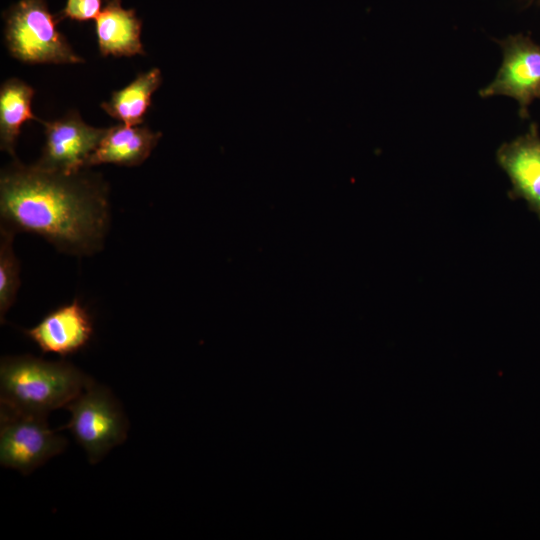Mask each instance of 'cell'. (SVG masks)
Listing matches in <instances>:
<instances>
[{"mask_svg": "<svg viewBox=\"0 0 540 540\" xmlns=\"http://www.w3.org/2000/svg\"><path fill=\"white\" fill-rule=\"evenodd\" d=\"M5 44L10 54L25 63H81L56 25L45 0H20L4 13Z\"/></svg>", "mask_w": 540, "mask_h": 540, "instance_id": "3", "label": "cell"}, {"mask_svg": "<svg viewBox=\"0 0 540 540\" xmlns=\"http://www.w3.org/2000/svg\"><path fill=\"white\" fill-rule=\"evenodd\" d=\"M102 0H67L65 7L55 15L58 23L69 18L83 22L96 19L101 12Z\"/></svg>", "mask_w": 540, "mask_h": 540, "instance_id": "15", "label": "cell"}, {"mask_svg": "<svg viewBox=\"0 0 540 540\" xmlns=\"http://www.w3.org/2000/svg\"><path fill=\"white\" fill-rule=\"evenodd\" d=\"M23 331L42 353L66 357L88 344L93 335V322L88 311L75 299L52 310L37 325Z\"/></svg>", "mask_w": 540, "mask_h": 540, "instance_id": "8", "label": "cell"}, {"mask_svg": "<svg viewBox=\"0 0 540 540\" xmlns=\"http://www.w3.org/2000/svg\"><path fill=\"white\" fill-rule=\"evenodd\" d=\"M161 82L162 76L158 68L140 73L126 87L114 91L110 100L103 102L101 107L122 124L140 125L151 105V96Z\"/></svg>", "mask_w": 540, "mask_h": 540, "instance_id": "12", "label": "cell"}, {"mask_svg": "<svg viewBox=\"0 0 540 540\" xmlns=\"http://www.w3.org/2000/svg\"><path fill=\"white\" fill-rule=\"evenodd\" d=\"M0 213L13 232L41 235L70 253H91L107 230V189L83 170L65 175L16 161L1 172Z\"/></svg>", "mask_w": 540, "mask_h": 540, "instance_id": "1", "label": "cell"}, {"mask_svg": "<svg viewBox=\"0 0 540 540\" xmlns=\"http://www.w3.org/2000/svg\"><path fill=\"white\" fill-rule=\"evenodd\" d=\"M65 409L71 418L61 429H69L91 464L101 461L127 438V416L110 389L102 384L92 381Z\"/></svg>", "mask_w": 540, "mask_h": 540, "instance_id": "4", "label": "cell"}, {"mask_svg": "<svg viewBox=\"0 0 540 540\" xmlns=\"http://www.w3.org/2000/svg\"><path fill=\"white\" fill-rule=\"evenodd\" d=\"M95 21L102 56L145 55L141 42L142 22L133 9L121 6V0H109Z\"/></svg>", "mask_w": 540, "mask_h": 540, "instance_id": "11", "label": "cell"}, {"mask_svg": "<svg viewBox=\"0 0 540 540\" xmlns=\"http://www.w3.org/2000/svg\"><path fill=\"white\" fill-rule=\"evenodd\" d=\"M146 126L119 124L107 128L97 148L86 160L85 167L112 163L122 166H137L151 154L161 138Z\"/></svg>", "mask_w": 540, "mask_h": 540, "instance_id": "10", "label": "cell"}, {"mask_svg": "<svg viewBox=\"0 0 540 540\" xmlns=\"http://www.w3.org/2000/svg\"><path fill=\"white\" fill-rule=\"evenodd\" d=\"M93 380L65 360L6 356L0 363V408L46 417L65 408Z\"/></svg>", "mask_w": 540, "mask_h": 540, "instance_id": "2", "label": "cell"}, {"mask_svg": "<svg viewBox=\"0 0 540 540\" xmlns=\"http://www.w3.org/2000/svg\"><path fill=\"white\" fill-rule=\"evenodd\" d=\"M497 161L512 184V197L524 199L540 219V137L537 127L497 151Z\"/></svg>", "mask_w": 540, "mask_h": 540, "instance_id": "9", "label": "cell"}, {"mask_svg": "<svg viewBox=\"0 0 540 540\" xmlns=\"http://www.w3.org/2000/svg\"><path fill=\"white\" fill-rule=\"evenodd\" d=\"M13 231L1 227L0 239V318L5 322V315L13 305L20 286L19 261L12 247Z\"/></svg>", "mask_w": 540, "mask_h": 540, "instance_id": "14", "label": "cell"}, {"mask_svg": "<svg viewBox=\"0 0 540 540\" xmlns=\"http://www.w3.org/2000/svg\"><path fill=\"white\" fill-rule=\"evenodd\" d=\"M67 440L49 428L46 417L0 408V464L24 475L61 454Z\"/></svg>", "mask_w": 540, "mask_h": 540, "instance_id": "5", "label": "cell"}, {"mask_svg": "<svg viewBox=\"0 0 540 540\" xmlns=\"http://www.w3.org/2000/svg\"><path fill=\"white\" fill-rule=\"evenodd\" d=\"M45 144L42 155L34 164L51 172L72 175L84 170L86 160L97 148L107 128L86 124L71 111L54 121H43Z\"/></svg>", "mask_w": 540, "mask_h": 540, "instance_id": "6", "label": "cell"}, {"mask_svg": "<svg viewBox=\"0 0 540 540\" xmlns=\"http://www.w3.org/2000/svg\"><path fill=\"white\" fill-rule=\"evenodd\" d=\"M503 61L495 79L479 91L481 97L505 95L515 99L522 117L540 97V45L529 37L516 35L502 42Z\"/></svg>", "mask_w": 540, "mask_h": 540, "instance_id": "7", "label": "cell"}, {"mask_svg": "<svg viewBox=\"0 0 540 540\" xmlns=\"http://www.w3.org/2000/svg\"><path fill=\"white\" fill-rule=\"evenodd\" d=\"M34 89L17 78L6 80L0 88V148L15 156V143L21 126L37 120L31 110Z\"/></svg>", "mask_w": 540, "mask_h": 540, "instance_id": "13", "label": "cell"}]
</instances>
